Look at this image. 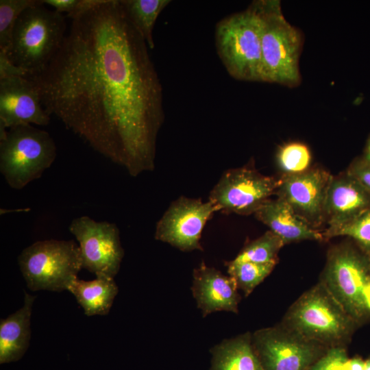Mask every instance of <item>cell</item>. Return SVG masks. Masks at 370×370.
<instances>
[{"mask_svg": "<svg viewBox=\"0 0 370 370\" xmlns=\"http://www.w3.org/2000/svg\"><path fill=\"white\" fill-rule=\"evenodd\" d=\"M36 84L46 112L133 177L154 169L162 88L148 45L119 0L73 17Z\"/></svg>", "mask_w": 370, "mask_h": 370, "instance_id": "obj_1", "label": "cell"}, {"mask_svg": "<svg viewBox=\"0 0 370 370\" xmlns=\"http://www.w3.org/2000/svg\"><path fill=\"white\" fill-rule=\"evenodd\" d=\"M65 16L44 6L42 0L18 17L8 47L2 51L27 77L42 73L60 49L66 36Z\"/></svg>", "mask_w": 370, "mask_h": 370, "instance_id": "obj_2", "label": "cell"}, {"mask_svg": "<svg viewBox=\"0 0 370 370\" xmlns=\"http://www.w3.org/2000/svg\"><path fill=\"white\" fill-rule=\"evenodd\" d=\"M356 322L319 282L290 307L282 326L327 349L343 346Z\"/></svg>", "mask_w": 370, "mask_h": 370, "instance_id": "obj_3", "label": "cell"}, {"mask_svg": "<svg viewBox=\"0 0 370 370\" xmlns=\"http://www.w3.org/2000/svg\"><path fill=\"white\" fill-rule=\"evenodd\" d=\"M261 23L262 82L295 87L301 82V32L283 15L278 0L254 1Z\"/></svg>", "mask_w": 370, "mask_h": 370, "instance_id": "obj_4", "label": "cell"}, {"mask_svg": "<svg viewBox=\"0 0 370 370\" xmlns=\"http://www.w3.org/2000/svg\"><path fill=\"white\" fill-rule=\"evenodd\" d=\"M215 40L219 56L232 77L262 82L261 23L254 1L245 10L217 23Z\"/></svg>", "mask_w": 370, "mask_h": 370, "instance_id": "obj_5", "label": "cell"}, {"mask_svg": "<svg viewBox=\"0 0 370 370\" xmlns=\"http://www.w3.org/2000/svg\"><path fill=\"white\" fill-rule=\"evenodd\" d=\"M56 155L50 134L32 125L12 127L0 137V172L15 190H21L40 177Z\"/></svg>", "mask_w": 370, "mask_h": 370, "instance_id": "obj_6", "label": "cell"}, {"mask_svg": "<svg viewBox=\"0 0 370 370\" xmlns=\"http://www.w3.org/2000/svg\"><path fill=\"white\" fill-rule=\"evenodd\" d=\"M356 323L370 317V256L343 245L333 248L320 281Z\"/></svg>", "mask_w": 370, "mask_h": 370, "instance_id": "obj_7", "label": "cell"}, {"mask_svg": "<svg viewBox=\"0 0 370 370\" xmlns=\"http://www.w3.org/2000/svg\"><path fill=\"white\" fill-rule=\"evenodd\" d=\"M18 262L27 287L33 291L67 290L82 269L80 249L73 240L36 241L21 251Z\"/></svg>", "mask_w": 370, "mask_h": 370, "instance_id": "obj_8", "label": "cell"}, {"mask_svg": "<svg viewBox=\"0 0 370 370\" xmlns=\"http://www.w3.org/2000/svg\"><path fill=\"white\" fill-rule=\"evenodd\" d=\"M280 179L242 167L225 171L210 191L209 201L225 214H249L275 193Z\"/></svg>", "mask_w": 370, "mask_h": 370, "instance_id": "obj_9", "label": "cell"}, {"mask_svg": "<svg viewBox=\"0 0 370 370\" xmlns=\"http://www.w3.org/2000/svg\"><path fill=\"white\" fill-rule=\"evenodd\" d=\"M69 230L79 243L82 268L95 276L114 278L124 256L116 225L82 216L71 221Z\"/></svg>", "mask_w": 370, "mask_h": 370, "instance_id": "obj_10", "label": "cell"}, {"mask_svg": "<svg viewBox=\"0 0 370 370\" xmlns=\"http://www.w3.org/2000/svg\"><path fill=\"white\" fill-rule=\"evenodd\" d=\"M251 339L264 370H309L327 349L282 325L260 329Z\"/></svg>", "mask_w": 370, "mask_h": 370, "instance_id": "obj_11", "label": "cell"}, {"mask_svg": "<svg viewBox=\"0 0 370 370\" xmlns=\"http://www.w3.org/2000/svg\"><path fill=\"white\" fill-rule=\"evenodd\" d=\"M217 208L209 200L180 197L157 222L155 238L182 250H201V233Z\"/></svg>", "mask_w": 370, "mask_h": 370, "instance_id": "obj_12", "label": "cell"}, {"mask_svg": "<svg viewBox=\"0 0 370 370\" xmlns=\"http://www.w3.org/2000/svg\"><path fill=\"white\" fill-rule=\"evenodd\" d=\"M49 122L50 115L44 108L32 79L23 76L0 79V137L12 127L46 126Z\"/></svg>", "mask_w": 370, "mask_h": 370, "instance_id": "obj_13", "label": "cell"}, {"mask_svg": "<svg viewBox=\"0 0 370 370\" xmlns=\"http://www.w3.org/2000/svg\"><path fill=\"white\" fill-rule=\"evenodd\" d=\"M332 176L321 169L283 175L275 193L313 227L324 220V205Z\"/></svg>", "mask_w": 370, "mask_h": 370, "instance_id": "obj_14", "label": "cell"}, {"mask_svg": "<svg viewBox=\"0 0 370 370\" xmlns=\"http://www.w3.org/2000/svg\"><path fill=\"white\" fill-rule=\"evenodd\" d=\"M369 208L370 193L356 179L347 172L332 177L324 205L326 231L349 223Z\"/></svg>", "mask_w": 370, "mask_h": 370, "instance_id": "obj_15", "label": "cell"}, {"mask_svg": "<svg viewBox=\"0 0 370 370\" xmlns=\"http://www.w3.org/2000/svg\"><path fill=\"white\" fill-rule=\"evenodd\" d=\"M235 280L202 262L193 271L192 291L203 316L225 310L238 312L241 297Z\"/></svg>", "mask_w": 370, "mask_h": 370, "instance_id": "obj_16", "label": "cell"}, {"mask_svg": "<svg viewBox=\"0 0 370 370\" xmlns=\"http://www.w3.org/2000/svg\"><path fill=\"white\" fill-rule=\"evenodd\" d=\"M284 244L305 240L322 241L323 235L299 216L284 200L269 199L254 213Z\"/></svg>", "mask_w": 370, "mask_h": 370, "instance_id": "obj_17", "label": "cell"}, {"mask_svg": "<svg viewBox=\"0 0 370 370\" xmlns=\"http://www.w3.org/2000/svg\"><path fill=\"white\" fill-rule=\"evenodd\" d=\"M23 306L0 321V363L20 360L31 337L30 319L35 297L24 292Z\"/></svg>", "mask_w": 370, "mask_h": 370, "instance_id": "obj_18", "label": "cell"}, {"mask_svg": "<svg viewBox=\"0 0 370 370\" xmlns=\"http://www.w3.org/2000/svg\"><path fill=\"white\" fill-rule=\"evenodd\" d=\"M67 291L75 296L88 317L108 314L119 291L114 278L106 275L96 276L91 281L77 278Z\"/></svg>", "mask_w": 370, "mask_h": 370, "instance_id": "obj_19", "label": "cell"}, {"mask_svg": "<svg viewBox=\"0 0 370 370\" xmlns=\"http://www.w3.org/2000/svg\"><path fill=\"white\" fill-rule=\"evenodd\" d=\"M211 370H264L247 333L214 347Z\"/></svg>", "mask_w": 370, "mask_h": 370, "instance_id": "obj_20", "label": "cell"}, {"mask_svg": "<svg viewBox=\"0 0 370 370\" xmlns=\"http://www.w3.org/2000/svg\"><path fill=\"white\" fill-rule=\"evenodd\" d=\"M126 16L142 35L148 47H154L153 29L160 12L169 0H119Z\"/></svg>", "mask_w": 370, "mask_h": 370, "instance_id": "obj_21", "label": "cell"}, {"mask_svg": "<svg viewBox=\"0 0 370 370\" xmlns=\"http://www.w3.org/2000/svg\"><path fill=\"white\" fill-rule=\"evenodd\" d=\"M284 245L280 237L269 230L247 245L234 260L258 264L277 263L278 254Z\"/></svg>", "mask_w": 370, "mask_h": 370, "instance_id": "obj_22", "label": "cell"}, {"mask_svg": "<svg viewBox=\"0 0 370 370\" xmlns=\"http://www.w3.org/2000/svg\"><path fill=\"white\" fill-rule=\"evenodd\" d=\"M276 263L258 264L234 260L227 263V273L233 278L238 288L247 296L269 275Z\"/></svg>", "mask_w": 370, "mask_h": 370, "instance_id": "obj_23", "label": "cell"}, {"mask_svg": "<svg viewBox=\"0 0 370 370\" xmlns=\"http://www.w3.org/2000/svg\"><path fill=\"white\" fill-rule=\"evenodd\" d=\"M312 156L308 147L299 142H291L280 146L276 161L284 175H291L308 171Z\"/></svg>", "mask_w": 370, "mask_h": 370, "instance_id": "obj_24", "label": "cell"}, {"mask_svg": "<svg viewBox=\"0 0 370 370\" xmlns=\"http://www.w3.org/2000/svg\"><path fill=\"white\" fill-rule=\"evenodd\" d=\"M40 0H0V50H5L11 41L14 24L20 14Z\"/></svg>", "mask_w": 370, "mask_h": 370, "instance_id": "obj_25", "label": "cell"}, {"mask_svg": "<svg viewBox=\"0 0 370 370\" xmlns=\"http://www.w3.org/2000/svg\"><path fill=\"white\" fill-rule=\"evenodd\" d=\"M326 238L346 236L353 238L370 256V208L349 223L323 234Z\"/></svg>", "mask_w": 370, "mask_h": 370, "instance_id": "obj_26", "label": "cell"}, {"mask_svg": "<svg viewBox=\"0 0 370 370\" xmlns=\"http://www.w3.org/2000/svg\"><path fill=\"white\" fill-rule=\"evenodd\" d=\"M347 359L343 346L332 347L328 349L309 370H342Z\"/></svg>", "mask_w": 370, "mask_h": 370, "instance_id": "obj_27", "label": "cell"}, {"mask_svg": "<svg viewBox=\"0 0 370 370\" xmlns=\"http://www.w3.org/2000/svg\"><path fill=\"white\" fill-rule=\"evenodd\" d=\"M97 0H42L54 10L63 14L66 12L69 18L94 5Z\"/></svg>", "mask_w": 370, "mask_h": 370, "instance_id": "obj_28", "label": "cell"}, {"mask_svg": "<svg viewBox=\"0 0 370 370\" xmlns=\"http://www.w3.org/2000/svg\"><path fill=\"white\" fill-rule=\"evenodd\" d=\"M347 172L370 193V163L361 158L352 162Z\"/></svg>", "mask_w": 370, "mask_h": 370, "instance_id": "obj_29", "label": "cell"}, {"mask_svg": "<svg viewBox=\"0 0 370 370\" xmlns=\"http://www.w3.org/2000/svg\"><path fill=\"white\" fill-rule=\"evenodd\" d=\"M11 76L27 77V74L24 71L14 66L8 60L5 53L0 51V79Z\"/></svg>", "mask_w": 370, "mask_h": 370, "instance_id": "obj_30", "label": "cell"}, {"mask_svg": "<svg viewBox=\"0 0 370 370\" xmlns=\"http://www.w3.org/2000/svg\"><path fill=\"white\" fill-rule=\"evenodd\" d=\"M365 361L360 358L347 359L344 363L342 370H364Z\"/></svg>", "mask_w": 370, "mask_h": 370, "instance_id": "obj_31", "label": "cell"}, {"mask_svg": "<svg viewBox=\"0 0 370 370\" xmlns=\"http://www.w3.org/2000/svg\"><path fill=\"white\" fill-rule=\"evenodd\" d=\"M362 158L365 161L370 163V136L367 138L365 150H364V153Z\"/></svg>", "mask_w": 370, "mask_h": 370, "instance_id": "obj_32", "label": "cell"}, {"mask_svg": "<svg viewBox=\"0 0 370 370\" xmlns=\"http://www.w3.org/2000/svg\"><path fill=\"white\" fill-rule=\"evenodd\" d=\"M364 370H370V359L365 361Z\"/></svg>", "mask_w": 370, "mask_h": 370, "instance_id": "obj_33", "label": "cell"}]
</instances>
